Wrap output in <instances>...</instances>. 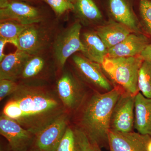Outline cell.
Listing matches in <instances>:
<instances>
[{
  "label": "cell",
  "mask_w": 151,
  "mask_h": 151,
  "mask_svg": "<svg viewBox=\"0 0 151 151\" xmlns=\"http://www.w3.org/2000/svg\"><path fill=\"white\" fill-rule=\"evenodd\" d=\"M28 151H41L40 150H37V149L34 148H33L31 149V150H29Z\"/></svg>",
  "instance_id": "1f68e13d"
},
{
  "label": "cell",
  "mask_w": 151,
  "mask_h": 151,
  "mask_svg": "<svg viewBox=\"0 0 151 151\" xmlns=\"http://www.w3.org/2000/svg\"><path fill=\"white\" fill-rule=\"evenodd\" d=\"M29 25L13 21H4L0 23V38L5 39L12 44L13 42Z\"/></svg>",
  "instance_id": "7402d4cb"
},
{
  "label": "cell",
  "mask_w": 151,
  "mask_h": 151,
  "mask_svg": "<svg viewBox=\"0 0 151 151\" xmlns=\"http://www.w3.org/2000/svg\"><path fill=\"white\" fill-rule=\"evenodd\" d=\"M139 11L143 30L151 36V0H141Z\"/></svg>",
  "instance_id": "cb8c5ba5"
},
{
  "label": "cell",
  "mask_w": 151,
  "mask_h": 151,
  "mask_svg": "<svg viewBox=\"0 0 151 151\" xmlns=\"http://www.w3.org/2000/svg\"><path fill=\"white\" fill-rule=\"evenodd\" d=\"M81 22L78 21L55 38L53 42V53L57 63L60 68H63L70 56L84 50L81 38Z\"/></svg>",
  "instance_id": "5b68a950"
},
{
  "label": "cell",
  "mask_w": 151,
  "mask_h": 151,
  "mask_svg": "<svg viewBox=\"0 0 151 151\" xmlns=\"http://www.w3.org/2000/svg\"><path fill=\"white\" fill-rule=\"evenodd\" d=\"M109 8L116 22L127 27L132 32L142 33V26L126 0H110Z\"/></svg>",
  "instance_id": "e0dca14e"
},
{
  "label": "cell",
  "mask_w": 151,
  "mask_h": 151,
  "mask_svg": "<svg viewBox=\"0 0 151 151\" xmlns=\"http://www.w3.org/2000/svg\"><path fill=\"white\" fill-rule=\"evenodd\" d=\"M121 89L119 86L109 92H95L89 96L87 94L81 107L73 113L77 115L76 128L82 132L90 142L97 144L101 149H109L111 115L122 94Z\"/></svg>",
  "instance_id": "7a4b0ae2"
},
{
  "label": "cell",
  "mask_w": 151,
  "mask_h": 151,
  "mask_svg": "<svg viewBox=\"0 0 151 151\" xmlns=\"http://www.w3.org/2000/svg\"><path fill=\"white\" fill-rule=\"evenodd\" d=\"M74 4L73 10L84 24H93L102 20V14L93 0H76Z\"/></svg>",
  "instance_id": "ffe728a7"
},
{
  "label": "cell",
  "mask_w": 151,
  "mask_h": 151,
  "mask_svg": "<svg viewBox=\"0 0 151 151\" xmlns=\"http://www.w3.org/2000/svg\"><path fill=\"white\" fill-rule=\"evenodd\" d=\"M72 60L79 76L92 87L105 92L114 88L104 73L101 64L77 55H74Z\"/></svg>",
  "instance_id": "52a82bcc"
},
{
  "label": "cell",
  "mask_w": 151,
  "mask_h": 151,
  "mask_svg": "<svg viewBox=\"0 0 151 151\" xmlns=\"http://www.w3.org/2000/svg\"><path fill=\"white\" fill-rule=\"evenodd\" d=\"M143 60L140 55L130 57L106 58L101 64L103 70L114 83L133 95L139 92V71Z\"/></svg>",
  "instance_id": "3957f363"
},
{
  "label": "cell",
  "mask_w": 151,
  "mask_h": 151,
  "mask_svg": "<svg viewBox=\"0 0 151 151\" xmlns=\"http://www.w3.org/2000/svg\"><path fill=\"white\" fill-rule=\"evenodd\" d=\"M9 43V41L5 39L0 38V62L5 57L6 55L4 53V50L6 45Z\"/></svg>",
  "instance_id": "f1b7e54d"
},
{
  "label": "cell",
  "mask_w": 151,
  "mask_h": 151,
  "mask_svg": "<svg viewBox=\"0 0 151 151\" xmlns=\"http://www.w3.org/2000/svg\"><path fill=\"white\" fill-rule=\"evenodd\" d=\"M58 15L63 14L67 11L73 10L74 4L68 0H43Z\"/></svg>",
  "instance_id": "d4e9b609"
},
{
  "label": "cell",
  "mask_w": 151,
  "mask_h": 151,
  "mask_svg": "<svg viewBox=\"0 0 151 151\" xmlns=\"http://www.w3.org/2000/svg\"><path fill=\"white\" fill-rule=\"evenodd\" d=\"M56 151H84L75 127L68 125Z\"/></svg>",
  "instance_id": "44dd1931"
},
{
  "label": "cell",
  "mask_w": 151,
  "mask_h": 151,
  "mask_svg": "<svg viewBox=\"0 0 151 151\" xmlns=\"http://www.w3.org/2000/svg\"><path fill=\"white\" fill-rule=\"evenodd\" d=\"M83 56L93 62L102 64L107 58L108 48L96 31H88L81 35Z\"/></svg>",
  "instance_id": "2e32d148"
},
{
  "label": "cell",
  "mask_w": 151,
  "mask_h": 151,
  "mask_svg": "<svg viewBox=\"0 0 151 151\" xmlns=\"http://www.w3.org/2000/svg\"><path fill=\"white\" fill-rule=\"evenodd\" d=\"M43 17L39 10L26 3L9 0L0 8V21H13L22 24L31 25L42 22Z\"/></svg>",
  "instance_id": "8fae6325"
},
{
  "label": "cell",
  "mask_w": 151,
  "mask_h": 151,
  "mask_svg": "<svg viewBox=\"0 0 151 151\" xmlns=\"http://www.w3.org/2000/svg\"><path fill=\"white\" fill-rule=\"evenodd\" d=\"M138 85L139 92L151 98V62L143 61L139 71Z\"/></svg>",
  "instance_id": "603a6c76"
},
{
  "label": "cell",
  "mask_w": 151,
  "mask_h": 151,
  "mask_svg": "<svg viewBox=\"0 0 151 151\" xmlns=\"http://www.w3.org/2000/svg\"><path fill=\"white\" fill-rule=\"evenodd\" d=\"M150 42L147 35L132 33L122 42L108 49L107 58L139 56Z\"/></svg>",
  "instance_id": "5bb4252c"
},
{
  "label": "cell",
  "mask_w": 151,
  "mask_h": 151,
  "mask_svg": "<svg viewBox=\"0 0 151 151\" xmlns=\"http://www.w3.org/2000/svg\"><path fill=\"white\" fill-rule=\"evenodd\" d=\"M55 89L65 111L69 115L79 109L87 95L81 82L68 70L64 71L58 79Z\"/></svg>",
  "instance_id": "277c9868"
},
{
  "label": "cell",
  "mask_w": 151,
  "mask_h": 151,
  "mask_svg": "<svg viewBox=\"0 0 151 151\" xmlns=\"http://www.w3.org/2000/svg\"><path fill=\"white\" fill-rule=\"evenodd\" d=\"M68 1H70V2L73 3V4H74L76 2V0H68Z\"/></svg>",
  "instance_id": "d6a6232c"
},
{
  "label": "cell",
  "mask_w": 151,
  "mask_h": 151,
  "mask_svg": "<svg viewBox=\"0 0 151 151\" xmlns=\"http://www.w3.org/2000/svg\"><path fill=\"white\" fill-rule=\"evenodd\" d=\"M134 95L122 93L111 115V130L121 132H133L134 124Z\"/></svg>",
  "instance_id": "9c48e42d"
},
{
  "label": "cell",
  "mask_w": 151,
  "mask_h": 151,
  "mask_svg": "<svg viewBox=\"0 0 151 151\" xmlns=\"http://www.w3.org/2000/svg\"><path fill=\"white\" fill-rule=\"evenodd\" d=\"M143 60L151 62V43L149 44L140 55Z\"/></svg>",
  "instance_id": "83f0119b"
},
{
  "label": "cell",
  "mask_w": 151,
  "mask_h": 151,
  "mask_svg": "<svg viewBox=\"0 0 151 151\" xmlns=\"http://www.w3.org/2000/svg\"><path fill=\"white\" fill-rule=\"evenodd\" d=\"M49 33L39 23L29 25L12 44L30 55L42 53L48 45Z\"/></svg>",
  "instance_id": "30bf717a"
},
{
  "label": "cell",
  "mask_w": 151,
  "mask_h": 151,
  "mask_svg": "<svg viewBox=\"0 0 151 151\" xmlns=\"http://www.w3.org/2000/svg\"><path fill=\"white\" fill-rule=\"evenodd\" d=\"M0 134L7 141L10 151H28L33 148L35 134L2 114L0 116Z\"/></svg>",
  "instance_id": "8992f818"
},
{
  "label": "cell",
  "mask_w": 151,
  "mask_h": 151,
  "mask_svg": "<svg viewBox=\"0 0 151 151\" xmlns=\"http://www.w3.org/2000/svg\"><path fill=\"white\" fill-rule=\"evenodd\" d=\"M151 136L138 132H121L110 130L109 151H147V144Z\"/></svg>",
  "instance_id": "4fadbf2b"
},
{
  "label": "cell",
  "mask_w": 151,
  "mask_h": 151,
  "mask_svg": "<svg viewBox=\"0 0 151 151\" xmlns=\"http://www.w3.org/2000/svg\"><path fill=\"white\" fill-rule=\"evenodd\" d=\"M147 151H151V137L149 139L147 146Z\"/></svg>",
  "instance_id": "f546056e"
},
{
  "label": "cell",
  "mask_w": 151,
  "mask_h": 151,
  "mask_svg": "<svg viewBox=\"0 0 151 151\" xmlns=\"http://www.w3.org/2000/svg\"><path fill=\"white\" fill-rule=\"evenodd\" d=\"M134 127L138 133L151 137V98L139 92L135 96Z\"/></svg>",
  "instance_id": "ac0fdd59"
},
{
  "label": "cell",
  "mask_w": 151,
  "mask_h": 151,
  "mask_svg": "<svg viewBox=\"0 0 151 151\" xmlns=\"http://www.w3.org/2000/svg\"><path fill=\"white\" fill-rule=\"evenodd\" d=\"M31 56L18 49L6 55L0 62V79L18 81L26 63Z\"/></svg>",
  "instance_id": "9a60e30c"
},
{
  "label": "cell",
  "mask_w": 151,
  "mask_h": 151,
  "mask_svg": "<svg viewBox=\"0 0 151 151\" xmlns=\"http://www.w3.org/2000/svg\"><path fill=\"white\" fill-rule=\"evenodd\" d=\"M68 113L60 116L35 134L33 148L41 151H56L69 125Z\"/></svg>",
  "instance_id": "ba28073f"
},
{
  "label": "cell",
  "mask_w": 151,
  "mask_h": 151,
  "mask_svg": "<svg viewBox=\"0 0 151 151\" xmlns=\"http://www.w3.org/2000/svg\"><path fill=\"white\" fill-rule=\"evenodd\" d=\"M19 83L9 79H0V101L10 96L19 88Z\"/></svg>",
  "instance_id": "484cf974"
},
{
  "label": "cell",
  "mask_w": 151,
  "mask_h": 151,
  "mask_svg": "<svg viewBox=\"0 0 151 151\" xmlns=\"http://www.w3.org/2000/svg\"><path fill=\"white\" fill-rule=\"evenodd\" d=\"M1 114L14 120L36 134L57 118L67 113L55 87L19 83L9 96Z\"/></svg>",
  "instance_id": "6da1fadb"
},
{
  "label": "cell",
  "mask_w": 151,
  "mask_h": 151,
  "mask_svg": "<svg viewBox=\"0 0 151 151\" xmlns=\"http://www.w3.org/2000/svg\"><path fill=\"white\" fill-rule=\"evenodd\" d=\"M41 53L32 55L27 60L19 78V83L45 85V82L52 76V65Z\"/></svg>",
  "instance_id": "7c38bea8"
},
{
  "label": "cell",
  "mask_w": 151,
  "mask_h": 151,
  "mask_svg": "<svg viewBox=\"0 0 151 151\" xmlns=\"http://www.w3.org/2000/svg\"><path fill=\"white\" fill-rule=\"evenodd\" d=\"M76 128L84 151H102V149L98 145L90 142L82 132Z\"/></svg>",
  "instance_id": "4316f807"
},
{
  "label": "cell",
  "mask_w": 151,
  "mask_h": 151,
  "mask_svg": "<svg viewBox=\"0 0 151 151\" xmlns=\"http://www.w3.org/2000/svg\"><path fill=\"white\" fill-rule=\"evenodd\" d=\"M9 0H0V8L5 5Z\"/></svg>",
  "instance_id": "4dcf8cb0"
},
{
  "label": "cell",
  "mask_w": 151,
  "mask_h": 151,
  "mask_svg": "<svg viewBox=\"0 0 151 151\" xmlns=\"http://www.w3.org/2000/svg\"><path fill=\"white\" fill-rule=\"evenodd\" d=\"M96 32L108 49L122 42L133 33L124 25L115 21L99 26Z\"/></svg>",
  "instance_id": "d6986e66"
}]
</instances>
